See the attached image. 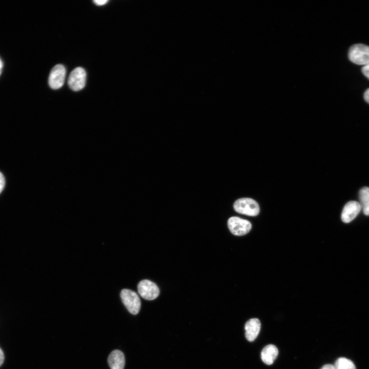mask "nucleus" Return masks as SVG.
Listing matches in <instances>:
<instances>
[{
    "label": "nucleus",
    "instance_id": "f3484780",
    "mask_svg": "<svg viewBox=\"0 0 369 369\" xmlns=\"http://www.w3.org/2000/svg\"><path fill=\"white\" fill-rule=\"evenodd\" d=\"M363 97L364 100L369 104V88L366 89L364 93Z\"/></svg>",
    "mask_w": 369,
    "mask_h": 369
},
{
    "label": "nucleus",
    "instance_id": "aec40b11",
    "mask_svg": "<svg viewBox=\"0 0 369 369\" xmlns=\"http://www.w3.org/2000/svg\"><path fill=\"white\" fill-rule=\"evenodd\" d=\"M2 67H3V64H2V60L0 59V74L1 73Z\"/></svg>",
    "mask_w": 369,
    "mask_h": 369
},
{
    "label": "nucleus",
    "instance_id": "f03ea898",
    "mask_svg": "<svg viewBox=\"0 0 369 369\" xmlns=\"http://www.w3.org/2000/svg\"><path fill=\"white\" fill-rule=\"evenodd\" d=\"M234 209L238 213L250 216H256L259 213L258 203L250 198H241L234 203Z\"/></svg>",
    "mask_w": 369,
    "mask_h": 369
},
{
    "label": "nucleus",
    "instance_id": "f8f14e48",
    "mask_svg": "<svg viewBox=\"0 0 369 369\" xmlns=\"http://www.w3.org/2000/svg\"><path fill=\"white\" fill-rule=\"evenodd\" d=\"M360 204L363 213L366 216H369V188L364 187L362 188L359 192Z\"/></svg>",
    "mask_w": 369,
    "mask_h": 369
},
{
    "label": "nucleus",
    "instance_id": "4468645a",
    "mask_svg": "<svg viewBox=\"0 0 369 369\" xmlns=\"http://www.w3.org/2000/svg\"><path fill=\"white\" fill-rule=\"evenodd\" d=\"M5 186V179L3 174L0 172V193L3 190Z\"/></svg>",
    "mask_w": 369,
    "mask_h": 369
},
{
    "label": "nucleus",
    "instance_id": "7ed1b4c3",
    "mask_svg": "<svg viewBox=\"0 0 369 369\" xmlns=\"http://www.w3.org/2000/svg\"><path fill=\"white\" fill-rule=\"evenodd\" d=\"M120 295L121 301L128 311L133 315L137 314L139 312L141 303L136 293L129 289H123Z\"/></svg>",
    "mask_w": 369,
    "mask_h": 369
},
{
    "label": "nucleus",
    "instance_id": "2eb2a0df",
    "mask_svg": "<svg viewBox=\"0 0 369 369\" xmlns=\"http://www.w3.org/2000/svg\"><path fill=\"white\" fill-rule=\"evenodd\" d=\"M361 71L363 75L369 79V65L363 66Z\"/></svg>",
    "mask_w": 369,
    "mask_h": 369
},
{
    "label": "nucleus",
    "instance_id": "a211bd4d",
    "mask_svg": "<svg viewBox=\"0 0 369 369\" xmlns=\"http://www.w3.org/2000/svg\"><path fill=\"white\" fill-rule=\"evenodd\" d=\"M320 369H336L334 365L326 364L322 366Z\"/></svg>",
    "mask_w": 369,
    "mask_h": 369
},
{
    "label": "nucleus",
    "instance_id": "9d476101",
    "mask_svg": "<svg viewBox=\"0 0 369 369\" xmlns=\"http://www.w3.org/2000/svg\"><path fill=\"white\" fill-rule=\"evenodd\" d=\"M108 363L111 369H124L125 365L124 353L118 350L113 351L108 356Z\"/></svg>",
    "mask_w": 369,
    "mask_h": 369
},
{
    "label": "nucleus",
    "instance_id": "ddd939ff",
    "mask_svg": "<svg viewBox=\"0 0 369 369\" xmlns=\"http://www.w3.org/2000/svg\"><path fill=\"white\" fill-rule=\"evenodd\" d=\"M334 366L336 369H356L354 362L345 357H340L336 361Z\"/></svg>",
    "mask_w": 369,
    "mask_h": 369
},
{
    "label": "nucleus",
    "instance_id": "9b49d317",
    "mask_svg": "<svg viewBox=\"0 0 369 369\" xmlns=\"http://www.w3.org/2000/svg\"><path fill=\"white\" fill-rule=\"evenodd\" d=\"M278 355L277 347L273 344H268L264 346L260 354L262 361L267 365L273 363Z\"/></svg>",
    "mask_w": 369,
    "mask_h": 369
},
{
    "label": "nucleus",
    "instance_id": "1a4fd4ad",
    "mask_svg": "<svg viewBox=\"0 0 369 369\" xmlns=\"http://www.w3.org/2000/svg\"><path fill=\"white\" fill-rule=\"evenodd\" d=\"M261 328V323L257 318L249 319L245 324V336L249 341H253L258 336Z\"/></svg>",
    "mask_w": 369,
    "mask_h": 369
},
{
    "label": "nucleus",
    "instance_id": "39448f33",
    "mask_svg": "<svg viewBox=\"0 0 369 369\" xmlns=\"http://www.w3.org/2000/svg\"><path fill=\"white\" fill-rule=\"evenodd\" d=\"M86 81V72L84 68L78 67L74 69L70 73L68 84L72 90L78 91L84 88Z\"/></svg>",
    "mask_w": 369,
    "mask_h": 369
},
{
    "label": "nucleus",
    "instance_id": "dca6fc26",
    "mask_svg": "<svg viewBox=\"0 0 369 369\" xmlns=\"http://www.w3.org/2000/svg\"><path fill=\"white\" fill-rule=\"evenodd\" d=\"M107 0H95L93 1L95 4L98 6H102L108 3Z\"/></svg>",
    "mask_w": 369,
    "mask_h": 369
},
{
    "label": "nucleus",
    "instance_id": "423d86ee",
    "mask_svg": "<svg viewBox=\"0 0 369 369\" xmlns=\"http://www.w3.org/2000/svg\"><path fill=\"white\" fill-rule=\"evenodd\" d=\"M138 293L144 299L152 300L156 299L159 294L157 285L153 282L145 279L140 281L137 285Z\"/></svg>",
    "mask_w": 369,
    "mask_h": 369
},
{
    "label": "nucleus",
    "instance_id": "6e6552de",
    "mask_svg": "<svg viewBox=\"0 0 369 369\" xmlns=\"http://www.w3.org/2000/svg\"><path fill=\"white\" fill-rule=\"evenodd\" d=\"M361 210L359 202L350 201L344 206L342 213L341 220L344 223L352 221L359 213Z\"/></svg>",
    "mask_w": 369,
    "mask_h": 369
},
{
    "label": "nucleus",
    "instance_id": "6ab92c4d",
    "mask_svg": "<svg viewBox=\"0 0 369 369\" xmlns=\"http://www.w3.org/2000/svg\"><path fill=\"white\" fill-rule=\"evenodd\" d=\"M4 361V355L2 350L0 348V366Z\"/></svg>",
    "mask_w": 369,
    "mask_h": 369
},
{
    "label": "nucleus",
    "instance_id": "0eeeda50",
    "mask_svg": "<svg viewBox=\"0 0 369 369\" xmlns=\"http://www.w3.org/2000/svg\"><path fill=\"white\" fill-rule=\"evenodd\" d=\"M66 71L65 67L60 64L55 65L51 69L48 79L50 87L54 90L60 88L64 85Z\"/></svg>",
    "mask_w": 369,
    "mask_h": 369
},
{
    "label": "nucleus",
    "instance_id": "f257e3e1",
    "mask_svg": "<svg viewBox=\"0 0 369 369\" xmlns=\"http://www.w3.org/2000/svg\"><path fill=\"white\" fill-rule=\"evenodd\" d=\"M351 61L358 65H369V46L363 44H356L351 46L348 52Z\"/></svg>",
    "mask_w": 369,
    "mask_h": 369
},
{
    "label": "nucleus",
    "instance_id": "20e7f679",
    "mask_svg": "<svg viewBox=\"0 0 369 369\" xmlns=\"http://www.w3.org/2000/svg\"><path fill=\"white\" fill-rule=\"evenodd\" d=\"M230 232L236 236H242L248 233L252 229L251 222L237 216L230 217L228 221Z\"/></svg>",
    "mask_w": 369,
    "mask_h": 369
}]
</instances>
